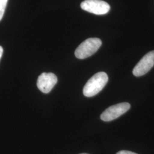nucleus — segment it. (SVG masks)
Returning a JSON list of instances; mask_svg holds the SVG:
<instances>
[{
	"label": "nucleus",
	"mask_w": 154,
	"mask_h": 154,
	"mask_svg": "<svg viewBox=\"0 0 154 154\" xmlns=\"http://www.w3.org/2000/svg\"><path fill=\"white\" fill-rule=\"evenodd\" d=\"M130 104L127 102L111 106L102 113L100 119L105 122L113 121L126 112L130 109Z\"/></svg>",
	"instance_id": "4"
},
{
	"label": "nucleus",
	"mask_w": 154,
	"mask_h": 154,
	"mask_svg": "<svg viewBox=\"0 0 154 154\" xmlns=\"http://www.w3.org/2000/svg\"><path fill=\"white\" fill-rule=\"evenodd\" d=\"M2 54H3V48L2 46H0V59L2 56Z\"/></svg>",
	"instance_id": "9"
},
{
	"label": "nucleus",
	"mask_w": 154,
	"mask_h": 154,
	"mask_svg": "<svg viewBox=\"0 0 154 154\" xmlns=\"http://www.w3.org/2000/svg\"><path fill=\"white\" fill-rule=\"evenodd\" d=\"M109 81L107 74L105 72H99L88 79L85 85L83 93L86 97H92L104 88Z\"/></svg>",
	"instance_id": "1"
},
{
	"label": "nucleus",
	"mask_w": 154,
	"mask_h": 154,
	"mask_svg": "<svg viewBox=\"0 0 154 154\" xmlns=\"http://www.w3.org/2000/svg\"><path fill=\"white\" fill-rule=\"evenodd\" d=\"M83 10L97 15H103L110 11L108 3L102 0H85L81 4Z\"/></svg>",
	"instance_id": "3"
},
{
	"label": "nucleus",
	"mask_w": 154,
	"mask_h": 154,
	"mask_svg": "<svg viewBox=\"0 0 154 154\" xmlns=\"http://www.w3.org/2000/svg\"><path fill=\"white\" fill-rule=\"evenodd\" d=\"M58 82V78L52 72H43L37 79V86L43 93L48 94Z\"/></svg>",
	"instance_id": "6"
},
{
	"label": "nucleus",
	"mask_w": 154,
	"mask_h": 154,
	"mask_svg": "<svg viewBox=\"0 0 154 154\" xmlns=\"http://www.w3.org/2000/svg\"><path fill=\"white\" fill-rule=\"evenodd\" d=\"M8 0H0V21L4 16Z\"/></svg>",
	"instance_id": "7"
},
{
	"label": "nucleus",
	"mask_w": 154,
	"mask_h": 154,
	"mask_svg": "<svg viewBox=\"0 0 154 154\" xmlns=\"http://www.w3.org/2000/svg\"><path fill=\"white\" fill-rule=\"evenodd\" d=\"M154 66V50L151 51L143 56L132 70L136 77H140L147 74Z\"/></svg>",
	"instance_id": "5"
},
{
	"label": "nucleus",
	"mask_w": 154,
	"mask_h": 154,
	"mask_svg": "<svg viewBox=\"0 0 154 154\" xmlns=\"http://www.w3.org/2000/svg\"><path fill=\"white\" fill-rule=\"evenodd\" d=\"M102 45L101 40L98 38H90L84 41L75 51V55L78 59H85L93 55Z\"/></svg>",
	"instance_id": "2"
},
{
	"label": "nucleus",
	"mask_w": 154,
	"mask_h": 154,
	"mask_svg": "<svg viewBox=\"0 0 154 154\" xmlns=\"http://www.w3.org/2000/svg\"><path fill=\"white\" fill-rule=\"evenodd\" d=\"M86 154V153H83V154Z\"/></svg>",
	"instance_id": "10"
},
{
	"label": "nucleus",
	"mask_w": 154,
	"mask_h": 154,
	"mask_svg": "<svg viewBox=\"0 0 154 154\" xmlns=\"http://www.w3.org/2000/svg\"><path fill=\"white\" fill-rule=\"evenodd\" d=\"M116 154H138L135 153V152H133L131 151H125V150H123V151H119L118 152H117Z\"/></svg>",
	"instance_id": "8"
}]
</instances>
